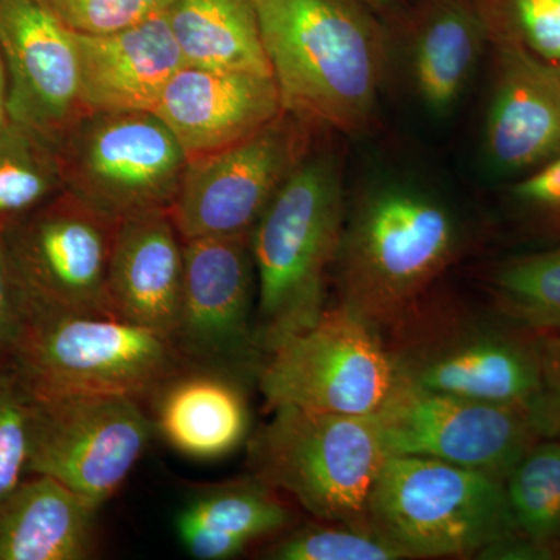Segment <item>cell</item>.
I'll use <instances>...</instances> for the list:
<instances>
[{
	"instance_id": "25",
	"label": "cell",
	"mask_w": 560,
	"mask_h": 560,
	"mask_svg": "<svg viewBox=\"0 0 560 560\" xmlns=\"http://www.w3.org/2000/svg\"><path fill=\"white\" fill-rule=\"evenodd\" d=\"M515 560H560V441L540 440L504 480Z\"/></svg>"
},
{
	"instance_id": "13",
	"label": "cell",
	"mask_w": 560,
	"mask_h": 560,
	"mask_svg": "<svg viewBox=\"0 0 560 560\" xmlns=\"http://www.w3.org/2000/svg\"><path fill=\"white\" fill-rule=\"evenodd\" d=\"M374 418L389 455L438 459L501 481L541 440L528 408L431 393L404 382Z\"/></svg>"
},
{
	"instance_id": "1",
	"label": "cell",
	"mask_w": 560,
	"mask_h": 560,
	"mask_svg": "<svg viewBox=\"0 0 560 560\" xmlns=\"http://www.w3.org/2000/svg\"><path fill=\"white\" fill-rule=\"evenodd\" d=\"M283 113L313 128L359 132L381 94L385 43L360 0H257Z\"/></svg>"
},
{
	"instance_id": "11",
	"label": "cell",
	"mask_w": 560,
	"mask_h": 560,
	"mask_svg": "<svg viewBox=\"0 0 560 560\" xmlns=\"http://www.w3.org/2000/svg\"><path fill=\"white\" fill-rule=\"evenodd\" d=\"M312 130L282 110L249 138L189 161L168 209L180 238L250 235L283 184L311 156Z\"/></svg>"
},
{
	"instance_id": "2",
	"label": "cell",
	"mask_w": 560,
	"mask_h": 560,
	"mask_svg": "<svg viewBox=\"0 0 560 560\" xmlns=\"http://www.w3.org/2000/svg\"><path fill=\"white\" fill-rule=\"evenodd\" d=\"M463 246L455 213L404 186L370 191L346 220L334 268L340 305L377 331L423 301Z\"/></svg>"
},
{
	"instance_id": "23",
	"label": "cell",
	"mask_w": 560,
	"mask_h": 560,
	"mask_svg": "<svg viewBox=\"0 0 560 560\" xmlns=\"http://www.w3.org/2000/svg\"><path fill=\"white\" fill-rule=\"evenodd\" d=\"M486 40L474 0H427L412 39V77L431 113L445 114L456 105Z\"/></svg>"
},
{
	"instance_id": "10",
	"label": "cell",
	"mask_w": 560,
	"mask_h": 560,
	"mask_svg": "<svg viewBox=\"0 0 560 560\" xmlns=\"http://www.w3.org/2000/svg\"><path fill=\"white\" fill-rule=\"evenodd\" d=\"M117 223L69 190L2 231L28 313L110 316Z\"/></svg>"
},
{
	"instance_id": "6",
	"label": "cell",
	"mask_w": 560,
	"mask_h": 560,
	"mask_svg": "<svg viewBox=\"0 0 560 560\" xmlns=\"http://www.w3.org/2000/svg\"><path fill=\"white\" fill-rule=\"evenodd\" d=\"M368 515L404 559H486L512 534L504 481L420 456L386 459Z\"/></svg>"
},
{
	"instance_id": "22",
	"label": "cell",
	"mask_w": 560,
	"mask_h": 560,
	"mask_svg": "<svg viewBox=\"0 0 560 560\" xmlns=\"http://www.w3.org/2000/svg\"><path fill=\"white\" fill-rule=\"evenodd\" d=\"M291 522L293 512L279 490L253 475L198 492L179 512L176 533L195 559L228 560L289 529Z\"/></svg>"
},
{
	"instance_id": "7",
	"label": "cell",
	"mask_w": 560,
	"mask_h": 560,
	"mask_svg": "<svg viewBox=\"0 0 560 560\" xmlns=\"http://www.w3.org/2000/svg\"><path fill=\"white\" fill-rule=\"evenodd\" d=\"M11 355L35 399H145L191 368L168 335L110 316L28 313Z\"/></svg>"
},
{
	"instance_id": "32",
	"label": "cell",
	"mask_w": 560,
	"mask_h": 560,
	"mask_svg": "<svg viewBox=\"0 0 560 560\" xmlns=\"http://www.w3.org/2000/svg\"><path fill=\"white\" fill-rule=\"evenodd\" d=\"M514 197L534 228L560 238V154L518 180Z\"/></svg>"
},
{
	"instance_id": "17",
	"label": "cell",
	"mask_w": 560,
	"mask_h": 560,
	"mask_svg": "<svg viewBox=\"0 0 560 560\" xmlns=\"http://www.w3.org/2000/svg\"><path fill=\"white\" fill-rule=\"evenodd\" d=\"M492 46L486 156L501 175H528L560 154V69L514 44Z\"/></svg>"
},
{
	"instance_id": "12",
	"label": "cell",
	"mask_w": 560,
	"mask_h": 560,
	"mask_svg": "<svg viewBox=\"0 0 560 560\" xmlns=\"http://www.w3.org/2000/svg\"><path fill=\"white\" fill-rule=\"evenodd\" d=\"M153 430L132 397L35 399L27 475H47L101 510L130 477Z\"/></svg>"
},
{
	"instance_id": "15",
	"label": "cell",
	"mask_w": 560,
	"mask_h": 560,
	"mask_svg": "<svg viewBox=\"0 0 560 560\" xmlns=\"http://www.w3.org/2000/svg\"><path fill=\"white\" fill-rule=\"evenodd\" d=\"M0 51L9 120L60 145L84 114L73 32L39 0H0Z\"/></svg>"
},
{
	"instance_id": "8",
	"label": "cell",
	"mask_w": 560,
	"mask_h": 560,
	"mask_svg": "<svg viewBox=\"0 0 560 560\" xmlns=\"http://www.w3.org/2000/svg\"><path fill=\"white\" fill-rule=\"evenodd\" d=\"M256 378L271 410L348 416L378 415L401 383L381 331L340 304L268 350Z\"/></svg>"
},
{
	"instance_id": "3",
	"label": "cell",
	"mask_w": 560,
	"mask_h": 560,
	"mask_svg": "<svg viewBox=\"0 0 560 560\" xmlns=\"http://www.w3.org/2000/svg\"><path fill=\"white\" fill-rule=\"evenodd\" d=\"M345 223L340 167L329 154H311L250 232L261 357L312 327L326 311L327 272L337 259Z\"/></svg>"
},
{
	"instance_id": "16",
	"label": "cell",
	"mask_w": 560,
	"mask_h": 560,
	"mask_svg": "<svg viewBox=\"0 0 560 560\" xmlns=\"http://www.w3.org/2000/svg\"><path fill=\"white\" fill-rule=\"evenodd\" d=\"M153 113L191 161L249 138L282 113V103L272 75L184 65Z\"/></svg>"
},
{
	"instance_id": "35",
	"label": "cell",
	"mask_w": 560,
	"mask_h": 560,
	"mask_svg": "<svg viewBox=\"0 0 560 560\" xmlns=\"http://www.w3.org/2000/svg\"><path fill=\"white\" fill-rule=\"evenodd\" d=\"M7 92H9V80H7L5 62H3L2 51H0V128L9 124V114H7Z\"/></svg>"
},
{
	"instance_id": "26",
	"label": "cell",
	"mask_w": 560,
	"mask_h": 560,
	"mask_svg": "<svg viewBox=\"0 0 560 560\" xmlns=\"http://www.w3.org/2000/svg\"><path fill=\"white\" fill-rule=\"evenodd\" d=\"M65 190L58 145L14 121L0 128V232Z\"/></svg>"
},
{
	"instance_id": "21",
	"label": "cell",
	"mask_w": 560,
	"mask_h": 560,
	"mask_svg": "<svg viewBox=\"0 0 560 560\" xmlns=\"http://www.w3.org/2000/svg\"><path fill=\"white\" fill-rule=\"evenodd\" d=\"M97 511L47 475H25L0 499V560H86Z\"/></svg>"
},
{
	"instance_id": "28",
	"label": "cell",
	"mask_w": 560,
	"mask_h": 560,
	"mask_svg": "<svg viewBox=\"0 0 560 560\" xmlns=\"http://www.w3.org/2000/svg\"><path fill=\"white\" fill-rule=\"evenodd\" d=\"M490 43H508L560 65V0H474Z\"/></svg>"
},
{
	"instance_id": "24",
	"label": "cell",
	"mask_w": 560,
	"mask_h": 560,
	"mask_svg": "<svg viewBox=\"0 0 560 560\" xmlns=\"http://www.w3.org/2000/svg\"><path fill=\"white\" fill-rule=\"evenodd\" d=\"M165 16L184 65L271 75L257 0H171Z\"/></svg>"
},
{
	"instance_id": "18",
	"label": "cell",
	"mask_w": 560,
	"mask_h": 560,
	"mask_svg": "<svg viewBox=\"0 0 560 560\" xmlns=\"http://www.w3.org/2000/svg\"><path fill=\"white\" fill-rule=\"evenodd\" d=\"M73 38L84 114L153 110L184 66L165 11L121 31Z\"/></svg>"
},
{
	"instance_id": "14",
	"label": "cell",
	"mask_w": 560,
	"mask_h": 560,
	"mask_svg": "<svg viewBox=\"0 0 560 560\" xmlns=\"http://www.w3.org/2000/svg\"><path fill=\"white\" fill-rule=\"evenodd\" d=\"M249 237L183 241V304L173 340L191 368L256 377L261 350Z\"/></svg>"
},
{
	"instance_id": "29",
	"label": "cell",
	"mask_w": 560,
	"mask_h": 560,
	"mask_svg": "<svg viewBox=\"0 0 560 560\" xmlns=\"http://www.w3.org/2000/svg\"><path fill=\"white\" fill-rule=\"evenodd\" d=\"M271 560H401L389 541L371 530L341 523L315 522L293 530H283L278 539L260 551Z\"/></svg>"
},
{
	"instance_id": "4",
	"label": "cell",
	"mask_w": 560,
	"mask_h": 560,
	"mask_svg": "<svg viewBox=\"0 0 560 560\" xmlns=\"http://www.w3.org/2000/svg\"><path fill=\"white\" fill-rule=\"evenodd\" d=\"M389 456L374 416L280 407L248 440L254 477L316 521L371 533V492Z\"/></svg>"
},
{
	"instance_id": "37",
	"label": "cell",
	"mask_w": 560,
	"mask_h": 560,
	"mask_svg": "<svg viewBox=\"0 0 560 560\" xmlns=\"http://www.w3.org/2000/svg\"><path fill=\"white\" fill-rule=\"evenodd\" d=\"M559 69H560V65H559Z\"/></svg>"
},
{
	"instance_id": "20",
	"label": "cell",
	"mask_w": 560,
	"mask_h": 560,
	"mask_svg": "<svg viewBox=\"0 0 560 560\" xmlns=\"http://www.w3.org/2000/svg\"><path fill=\"white\" fill-rule=\"evenodd\" d=\"M154 429L180 455L224 458L249 436V407L238 378L186 368L154 393Z\"/></svg>"
},
{
	"instance_id": "36",
	"label": "cell",
	"mask_w": 560,
	"mask_h": 560,
	"mask_svg": "<svg viewBox=\"0 0 560 560\" xmlns=\"http://www.w3.org/2000/svg\"><path fill=\"white\" fill-rule=\"evenodd\" d=\"M364 5L370 7L372 11H377V13H386V11H390L396 9L397 2L399 0H360Z\"/></svg>"
},
{
	"instance_id": "31",
	"label": "cell",
	"mask_w": 560,
	"mask_h": 560,
	"mask_svg": "<svg viewBox=\"0 0 560 560\" xmlns=\"http://www.w3.org/2000/svg\"><path fill=\"white\" fill-rule=\"evenodd\" d=\"M70 32L103 35L162 13L171 0H39Z\"/></svg>"
},
{
	"instance_id": "9",
	"label": "cell",
	"mask_w": 560,
	"mask_h": 560,
	"mask_svg": "<svg viewBox=\"0 0 560 560\" xmlns=\"http://www.w3.org/2000/svg\"><path fill=\"white\" fill-rule=\"evenodd\" d=\"M58 150L66 190L117 221L171 209L189 165L153 110L83 114Z\"/></svg>"
},
{
	"instance_id": "30",
	"label": "cell",
	"mask_w": 560,
	"mask_h": 560,
	"mask_svg": "<svg viewBox=\"0 0 560 560\" xmlns=\"http://www.w3.org/2000/svg\"><path fill=\"white\" fill-rule=\"evenodd\" d=\"M33 400L11 352L0 353V499L27 475Z\"/></svg>"
},
{
	"instance_id": "33",
	"label": "cell",
	"mask_w": 560,
	"mask_h": 560,
	"mask_svg": "<svg viewBox=\"0 0 560 560\" xmlns=\"http://www.w3.org/2000/svg\"><path fill=\"white\" fill-rule=\"evenodd\" d=\"M540 385L530 415L541 440L560 441V329L539 331Z\"/></svg>"
},
{
	"instance_id": "34",
	"label": "cell",
	"mask_w": 560,
	"mask_h": 560,
	"mask_svg": "<svg viewBox=\"0 0 560 560\" xmlns=\"http://www.w3.org/2000/svg\"><path fill=\"white\" fill-rule=\"evenodd\" d=\"M27 319V305L11 270L5 242L0 232V353L11 352Z\"/></svg>"
},
{
	"instance_id": "27",
	"label": "cell",
	"mask_w": 560,
	"mask_h": 560,
	"mask_svg": "<svg viewBox=\"0 0 560 560\" xmlns=\"http://www.w3.org/2000/svg\"><path fill=\"white\" fill-rule=\"evenodd\" d=\"M501 316L533 331L560 329V246L515 257L490 280Z\"/></svg>"
},
{
	"instance_id": "19",
	"label": "cell",
	"mask_w": 560,
	"mask_h": 560,
	"mask_svg": "<svg viewBox=\"0 0 560 560\" xmlns=\"http://www.w3.org/2000/svg\"><path fill=\"white\" fill-rule=\"evenodd\" d=\"M183 287V238L168 209L120 220L108 275L110 315L173 338Z\"/></svg>"
},
{
	"instance_id": "5",
	"label": "cell",
	"mask_w": 560,
	"mask_h": 560,
	"mask_svg": "<svg viewBox=\"0 0 560 560\" xmlns=\"http://www.w3.org/2000/svg\"><path fill=\"white\" fill-rule=\"evenodd\" d=\"M383 334L407 385L533 408L540 385L539 331L422 301Z\"/></svg>"
}]
</instances>
